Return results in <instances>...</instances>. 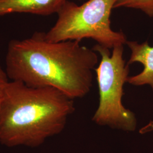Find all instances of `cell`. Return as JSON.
<instances>
[{
  "label": "cell",
  "mask_w": 153,
  "mask_h": 153,
  "mask_svg": "<svg viewBox=\"0 0 153 153\" xmlns=\"http://www.w3.org/2000/svg\"><path fill=\"white\" fill-rule=\"evenodd\" d=\"M100 55V62L95 68L99 90L98 107L92 121L100 126L126 132L134 131L137 126L133 112L123 103L124 87L129 73V65L123 57L124 45L109 49L97 44L93 48Z\"/></svg>",
  "instance_id": "cell-4"
},
{
  "label": "cell",
  "mask_w": 153,
  "mask_h": 153,
  "mask_svg": "<svg viewBox=\"0 0 153 153\" xmlns=\"http://www.w3.org/2000/svg\"><path fill=\"white\" fill-rule=\"evenodd\" d=\"M80 42H51L40 32L12 40L6 55L9 80L33 88H55L74 100L83 98L93 87V71L99 58L95 51Z\"/></svg>",
  "instance_id": "cell-1"
},
{
  "label": "cell",
  "mask_w": 153,
  "mask_h": 153,
  "mask_svg": "<svg viewBox=\"0 0 153 153\" xmlns=\"http://www.w3.org/2000/svg\"><path fill=\"white\" fill-rule=\"evenodd\" d=\"M119 7L140 10L150 17L153 16V0H117L114 9Z\"/></svg>",
  "instance_id": "cell-7"
},
{
  "label": "cell",
  "mask_w": 153,
  "mask_h": 153,
  "mask_svg": "<svg viewBox=\"0 0 153 153\" xmlns=\"http://www.w3.org/2000/svg\"><path fill=\"white\" fill-rule=\"evenodd\" d=\"M68 0H0V16L11 13L49 16L57 13Z\"/></svg>",
  "instance_id": "cell-6"
},
{
  "label": "cell",
  "mask_w": 153,
  "mask_h": 153,
  "mask_svg": "<svg viewBox=\"0 0 153 153\" xmlns=\"http://www.w3.org/2000/svg\"><path fill=\"white\" fill-rule=\"evenodd\" d=\"M116 1L88 0L78 5L68 0L57 13L55 25L44 33L45 38L51 42L91 39L109 49L124 45L127 42L126 35L113 30L111 26Z\"/></svg>",
  "instance_id": "cell-3"
},
{
  "label": "cell",
  "mask_w": 153,
  "mask_h": 153,
  "mask_svg": "<svg viewBox=\"0 0 153 153\" xmlns=\"http://www.w3.org/2000/svg\"><path fill=\"white\" fill-rule=\"evenodd\" d=\"M126 44L131 51L128 65L138 62L143 69L141 72L133 76H129L127 83L135 86L148 85L153 91V46L148 42L139 43L136 41L127 40Z\"/></svg>",
  "instance_id": "cell-5"
},
{
  "label": "cell",
  "mask_w": 153,
  "mask_h": 153,
  "mask_svg": "<svg viewBox=\"0 0 153 153\" xmlns=\"http://www.w3.org/2000/svg\"><path fill=\"white\" fill-rule=\"evenodd\" d=\"M9 81V78L5 70H4L0 65V104L3 98L6 86Z\"/></svg>",
  "instance_id": "cell-8"
},
{
  "label": "cell",
  "mask_w": 153,
  "mask_h": 153,
  "mask_svg": "<svg viewBox=\"0 0 153 153\" xmlns=\"http://www.w3.org/2000/svg\"><path fill=\"white\" fill-rule=\"evenodd\" d=\"M153 131V120L149 122L147 125L144 126L141 128L139 131L140 134H145L148 132Z\"/></svg>",
  "instance_id": "cell-9"
},
{
  "label": "cell",
  "mask_w": 153,
  "mask_h": 153,
  "mask_svg": "<svg viewBox=\"0 0 153 153\" xmlns=\"http://www.w3.org/2000/svg\"><path fill=\"white\" fill-rule=\"evenodd\" d=\"M75 109L74 99L56 88L9 81L0 104V143L38 147L64 131Z\"/></svg>",
  "instance_id": "cell-2"
}]
</instances>
